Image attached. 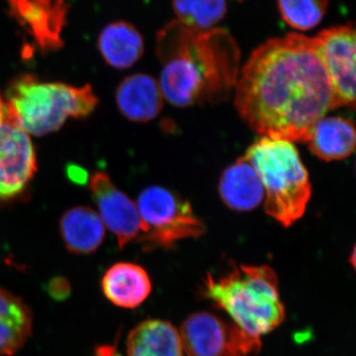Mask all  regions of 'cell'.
I'll return each mask as SVG.
<instances>
[{"label": "cell", "mask_w": 356, "mask_h": 356, "mask_svg": "<svg viewBox=\"0 0 356 356\" xmlns=\"http://www.w3.org/2000/svg\"><path fill=\"white\" fill-rule=\"evenodd\" d=\"M235 105L262 137L308 143L313 126L336 109L314 39L293 33L255 49L241 69Z\"/></svg>", "instance_id": "cell-1"}, {"label": "cell", "mask_w": 356, "mask_h": 356, "mask_svg": "<svg viewBox=\"0 0 356 356\" xmlns=\"http://www.w3.org/2000/svg\"><path fill=\"white\" fill-rule=\"evenodd\" d=\"M163 97L177 107L226 102L241 72V50L227 30L191 29L172 21L158 33Z\"/></svg>", "instance_id": "cell-2"}, {"label": "cell", "mask_w": 356, "mask_h": 356, "mask_svg": "<svg viewBox=\"0 0 356 356\" xmlns=\"http://www.w3.org/2000/svg\"><path fill=\"white\" fill-rule=\"evenodd\" d=\"M201 293L226 312L232 322L254 337L273 332L286 317L277 274L266 264L231 262L221 273H207Z\"/></svg>", "instance_id": "cell-3"}, {"label": "cell", "mask_w": 356, "mask_h": 356, "mask_svg": "<svg viewBox=\"0 0 356 356\" xmlns=\"http://www.w3.org/2000/svg\"><path fill=\"white\" fill-rule=\"evenodd\" d=\"M4 102L6 120L36 137L57 132L67 119L89 116L98 105L97 96L89 84L44 83L33 74L14 79Z\"/></svg>", "instance_id": "cell-4"}, {"label": "cell", "mask_w": 356, "mask_h": 356, "mask_svg": "<svg viewBox=\"0 0 356 356\" xmlns=\"http://www.w3.org/2000/svg\"><path fill=\"white\" fill-rule=\"evenodd\" d=\"M243 156L261 179L266 214L285 228L299 221L310 202L312 184L295 145L286 140L262 137Z\"/></svg>", "instance_id": "cell-5"}, {"label": "cell", "mask_w": 356, "mask_h": 356, "mask_svg": "<svg viewBox=\"0 0 356 356\" xmlns=\"http://www.w3.org/2000/svg\"><path fill=\"white\" fill-rule=\"evenodd\" d=\"M136 204L143 224L139 241L146 250H170L180 241L205 234V225L191 204L170 189L152 185L140 192Z\"/></svg>", "instance_id": "cell-6"}, {"label": "cell", "mask_w": 356, "mask_h": 356, "mask_svg": "<svg viewBox=\"0 0 356 356\" xmlns=\"http://www.w3.org/2000/svg\"><path fill=\"white\" fill-rule=\"evenodd\" d=\"M179 334L187 356H250L262 348L261 337L209 312L189 315Z\"/></svg>", "instance_id": "cell-7"}, {"label": "cell", "mask_w": 356, "mask_h": 356, "mask_svg": "<svg viewBox=\"0 0 356 356\" xmlns=\"http://www.w3.org/2000/svg\"><path fill=\"white\" fill-rule=\"evenodd\" d=\"M313 39L318 58L331 83L336 108L344 106L355 108V26H334L321 32Z\"/></svg>", "instance_id": "cell-8"}, {"label": "cell", "mask_w": 356, "mask_h": 356, "mask_svg": "<svg viewBox=\"0 0 356 356\" xmlns=\"http://www.w3.org/2000/svg\"><path fill=\"white\" fill-rule=\"evenodd\" d=\"M36 172V152L30 136L4 119L0 123V201L21 195Z\"/></svg>", "instance_id": "cell-9"}, {"label": "cell", "mask_w": 356, "mask_h": 356, "mask_svg": "<svg viewBox=\"0 0 356 356\" xmlns=\"http://www.w3.org/2000/svg\"><path fill=\"white\" fill-rule=\"evenodd\" d=\"M88 182L98 215L105 228H108L116 236L119 248L123 250L128 243L139 240L143 234V224L137 204L117 188L107 173H93Z\"/></svg>", "instance_id": "cell-10"}, {"label": "cell", "mask_w": 356, "mask_h": 356, "mask_svg": "<svg viewBox=\"0 0 356 356\" xmlns=\"http://www.w3.org/2000/svg\"><path fill=\"white\" fill-rule=\"evenodd\" d=\"M10 14L31 34L43 51L64 46L63 30L69 4L65 0H6Z\"/></svg>", "instance_id": "cell-11"}, {"label": "cell", "mask_w": 356, "mask_h": 356, "mask_svg": "<svg viewBox=\"0 0 356 356\" xmlns=\"http://www.w3.org/2000/svg\"><path fill=\"white\" fill-rule=\"evenodd\" d=\"M103 294L122 309L138 308L151 295L153 284L144 267L133 262H117L102 278Z\"/></svg>", "instance_id": "cell-12"}, {"label": "cell", "mask_w": 356, "mask_h": 356, "mask_svg": "<svg viewBox=\"0 0 356 356\" xmlns=\"http://www.w3.org/2000/svg\"><path fill=\"white\" fill-rule=\"evenodd\" d=\"M163 100L159 83L146 74L125 77L116 89L119 111L133 122L145 123L154 120L163 109Z\"/></svg>", "instance_id": "cell-13"}, {"label": "cell", "mask_w": 356, "mask_h": 356, "mask_svg": "<svg viewBox=\"0 0 356 356\" xmlns=\"http://www.w3.org/2000/svg\"><path fill=\"white\" fill-rule=\"evenodd\" d=\"M219 193L229 209L238 212L254 210L264 200L261 179L245 156L236 159L222 173Z\"/></svg>", "instance_id": "cell-14"}, {"label": "cell", "mask_w": 356, "mask_h": 356, "mask_svg": "<svg viewBox=\"0 0 356 356\" xmlns=\"http://www.w3.org/2000/svg\"><path fill=\"white\" fill-rule=\"evenodd\" d=\"M106 228L92 208L76 206L65 211L60 220V234L70 254H95L102 245Z\"/></svg>", "instance_id": "cell-15"}, {"label": "cell", "mask_w": 356, "mask_h": 356, "mask_svg": "<svg viewBox=\"0 0 356 356\" xmlns=\"http://www.w3.org/2000/svg\"><path fill=\"white\" fill-rule=\"evenodd\" d=\"M307 144L322 161H343L355 151V124L343 117H323L312 128Z\"/></svg>", "instance_id": "cell-16"}, {"label": "cell", "mask_w": 356, "mask_h": 356, "mask_svg": "<svg viewBox=\"0 0 356 356\" xmlns=\"http://www.w3.org/2000/svg\"><path fill=\"white\" fill-rule=\"evenodd\" d=\"M127 356H184L179 331L168 321H144L129 334Z\"/></svg>", "instance_id": "cell-17"}, {"label": "cell", "mask_w": 356, "mask_h": 356, "mask_svg": "<svg viewBox=\"0 0 356 356\" xmlns=\"http://www.w3.org/2000/svg\"><path fill=\"white\" fill-rule=\"evenodd\" d=\"M32 332L31 308L17 295L0 288V356L16 355Z\"/></svg>", "instance_id": "cell-18"}, {"label": "cell", "mask_w": 356, "mask_h": 356, "mask_svg": "<svg viewBox=\"0 0 356 356\" xmlns=\"http://www.w3.org/2000/svg\"><path fill=\"white\" fill-rule=\"evenodd\" d=\"M98 49L107 65L126 70L144 55V39L139 30L126 21L107 25L98 38Z\"/></svg>", "instance_id": "cell-19"}, {"label": "cell", "mask_w": 356, "mask_h": 356, "mask_svg": "<svg viewBox=\"0 0 356 356\" xmlns=\"http://www.w3.org/2000/svg\"><path fill=\"white\" fill-rule=\"evenodd\" d=\"M172 7L178 22L199 31L216 28L228 9L226 0H172Z\"/></svg>", "instance_id": "cell-20"}, {"label": "cell", "mask_w": 356, "mask_h": 356, "mask_svg": "<svg viewBox=\"0 0 356 356\" xmlns=\"http://www.w3.org/2000/svg\"><path fill=\"white\" fill-rule=\"evenodd\" d=\"M283 21L297 31H309L322 22L329 0H277Z\"/></svg>", "instance_id": "cell-21"}, {"label": "cell", "mask_w": 356, "mask_h": 356, "mask_svg": "<svg viewBox=\"0 0 356 356\" xmlns=\"http://www.w3.org/2000/svg\"><path fill=\"white\" fill-rule=\"evenodd\" d=\"M47 292L54 300L63 301V300L67 299L70 296L72 288H70L69 281L64 277L58 276V277L49 281Z\"/></svg>", "instance_id": "cell-22"}, {"label": "cell", "mask_w": 356, "mask_h": 356, "mask_svg": "<svg viewBox=\"0 0 356 356\" xmlns=\"http://www.w3.org/2000/svg\"><path fill=\"white\" fill-rule=\"evenodd\" d=\"M95 356H120L117 353L116 346H102L96 348Z\"/></svg>", "instance_id": "cell-23"}, {"label": "cell", "mask_w": 356, "mask_h": 356, "mask_svg": "<svg viewBox=\"0 0 356 356\" xmlns=\"http://www.w3.org/2000/svg\"><path fill=\"white\" fill-rule=\"evenodd\" d=\"M6 102H4V98L2 97V95H0V123H2V122L4 121V119H6Z\"/></svg>", "instance_id": "cell-24"}, {"label": "cell", "mask_w": 356, "mask_h": 356, "mask_svg": "<svg viewBox=\"0 0 356 356\" xmlns=\"http://www.w3.org/2000/svg\"><path fill=\"white\" fill-rule=\"evenodd\" d=\"M350 262L353 264V267H355V248H353V252H351V259Z\"/></svg>", "instance_id": "cell-25"}, {"label": "cell", "mask_w": 356, "mask_h": 356, "mask_svg": "<svg viewBox=\"0 0 356 356\" xmlns=\"http://www.w3.org/2000/svg\"><path fill=\"white\" fill-rule=\"evenodd\" d=\"M241 1H242V0H241Z\"/></svg>", "instance_id": "cell-26"}]
</instances>
